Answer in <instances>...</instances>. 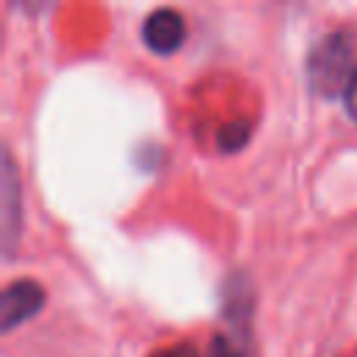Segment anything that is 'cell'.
I'll return each instance as SVG.
<instances>
[{
  "label": "cell",
  "mask_w": 357,
  "mask_h": 357,
  "mask_svg": "<svg viewBox=\"0 0 357 357\" xmlns=\"http://www.w3.org/2000/svg\"><path fill=\"white\" fill-rule=\"evenodd\" d=\"M307 84L321 98H346L357 81V31L335 28L318 36L304 61Z\"/></svg>",
  "instance_id": "cell-1"
},
{
  "label": "cell",
  "mask_w": 357,
  "mask_h": 357,
  "mask_svg": "<svg viewBox=\"0 0 357 357\" xmlns=\"http://www.w3.org/2000/svg\"><path fill=\"white\" fill-rule=\"evenodd\" d=\"M22 234V184L17 165L8 151H3V176H0V243L6 259L14 254Z\"/></svg>",
  "instance_id": "cell-2"
},
{
  "label": "cell",
  "mask_w": 357,
  "mask_h": 357,
  "mask_svg": "<svg viewBox=\"0 0 357 357\" xmlns=\"http://www.w3.org/2000/svg\"><path fill=\"white\" fill-rule=\"evenodd\" d=\"M45 287L36 282V279H14L3 287V296H0V329L8 335L14 326L31 321L42 307H45Z\"/></svg>",
  "instance_id": "cell-3"
},
{
  "label": "cell",
  "mask_w": 357,
  "mask_h": 357,
  "mask_svg": "<svg viewBox=\"0 0 357 357\" xmlns=\"http://www.w3.org/2000/svg\"><path fill=\"white\" fill-rule=\"evenodd\" d=\"M139 39L142 45L156 53V56H170L176 53L184 39H187V20L181 11L170 8V6H162V8H153L142 25H139Z\"/></svg>",
  "instance_id": "cell-4"
},
{
  "label": "cell",
  "mask_w": 357,
  "mask_h": 357,
  "mask_svg": "<svg viewBox=\"0 0 357 357\" xmlns=\"http://www.w3.org/2000/svg\"><path fill=\"white\" fill-rule=\"evenodd\" d=\"M251 310H254V290L248 284L245 276H229L226 287H223V315L226 321L248 335V324H251Z\"/></svg>",
  "instance_id": "cell-5"
},
{
  "label": "cell",
  "mask_w": 357,
  "mask_h": 357,
  "mask_svg": "<svg viewBox=\"0 0 357 357\" xmlns=\"http://www.w3.org/2000/svg\"><path fill=\"white\" fill-rule=\"evenodd\" d=\"M248 137H251V126L245 120H231V123L220 126V131H218V151L237 153L240 148H245Z\"/></svg>",
  "instance_id": "cell-6"
},
{
  "label": "cell",
  "mask_w": 357,
  "mask_h": 357,
  "mask_svg": "<svg viewBox=\"0 0 357 357\" xmlns=\"http://www.w3.org/2000/svg\"><path fill=\"white\" fill-rule=\"evenodd\" d=\"M206 357H245V351H243V346L234 343L229 335H215V337L209 340Z\"/></svg>",
  "instance_id": "cell-7"
},
{
  "label": "cell",
  "mask_w": 357,
  "mask_h": 357,
  "mask_svg": "<svg viewBox=\"0 0 357 357\" xmlns=\"http://www.w3.org/2000/svg\"><path fill=\"white\" fill-rule=\"evenodd\" d=\"M151 357H201V351L195 349V343L181 340V343H173V346H165V349L153 351Z\"/></svg>",
  "instance_id": "cell-8"
},
{
  "label": "cell",
  "mask_w": 357,
  "mask_h": 357,
  "mask_svg": "<svg viewBox=\"0 0 357 357\" xmlns=\"http://www.w3.org/2000/svg\"><path fill=\"white\" fill-rule=\"evenodd\" d=\"M343 103H346V112H349V117L357 123V81H354V84H351V89L346 92Z\"/></svg>",
  "instance_id": "cell-9"
}]
</instances>
